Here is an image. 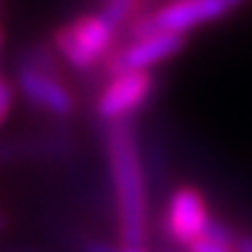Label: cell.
<instances>
[{"instance_id":"obj_1","label":"cell","mask_w":252,"mask_h":252,"mask_svg":"<svg viewBox=\"0 0 252 252\" xmlns=\"http://www.w3.org/2000/svg\"><path fill=\"white\" fill-rule=\"evenodd\" d=\"M100 131L117 213L119 241L122 245L145 248L150 236V182L138 124L135 119L105 122Z\"/></svg>"},{"instance_id":"obj_2","label":"cell","mask_w":252,"mask_h":252,"mask_svg":"<svg viewBox=\"0 0 252 252\" xmlns=\"http://www.w3.org/2000/svg\"><path fill=\"white\" fill-rule=\"evenodd\" d=\"M119 45V33L105 24L98 12L80 14L61 24L52 33V47L63 65L75 72H91L100 68L110 52Z\"/></svg>"},{"instance_id":"obj_3","label":"cell","mask_w":252,"mask_h":252,"mask_svg":"<svg viewBox=\"0 0 252 252\" xmlns=\"http://www.w3.org/2000/svg\"><path fill=\"white\" fill-rule=\"evenodd\" d=\"M245 2L250 0H166L159 7L138 14L128 24L126 35L128 40H135L159 31L189 35L194 28L208 26L229 17L231 12L243 7Z\"/></svg>"},{"instance_id":"obj_4","label":"cell","mask_w":252,"mask_h":252,"mask_svg":"<svg viewBox=\"0 0 252 252\" xmlns=\"http://www.w3.org/2000/svg\"><path fill=\"white\" fill-rule=\"evenodd\" d=\"M157 89V75L152 70H126L108 77L96 96V115L105 122L133 119L145 108Z\"/></svg>"},{"instance_id":"obj_5","label":"cell","mask_w":252,"mask_h":252,"mask_svg":"<svg viewBox=\"0 0 252 252\" xmlns=\"http://www.w3.org/2000/svg\"><path fill=\"white\" fill-rule=\"evenodd\" d=\"M185 45H187V35L159 31L152 35L119 42L100 68L108 77L126 70H152L157 65L171 61L173 56H178Z\"/></svg>"},{"instance_id":"obj_6","label":"cell","mask_w":252,"mask_h":252,"mask_svg":"<svg viewBox=\"0 0 252 252\" xmlns=\"http://www.w3.org/2000/svg\"><path fill=\"white\" fill-rule=\"evenodd\" d=\"M210 220L206 196L191 185H180L171 191L163 213V231L173 245L187 248L203 236Z\"/></svg>"},{"instance_id":"obj_7","label":"cell","mask_w":252,"mask_h":252,"mask_svg":"<svg viewBox=\"0 0 252 252\" xmlns=\"http://www.w3.org/2000/svg\"><path fill=\"white\" fill-rule=\"evenodd\" d=\"M14 87L31 108L49 117L68 119L75 112V94L68 89L63 77H54L14 63Z\"/></svg>"},{"instance_id":"obj_8","label":"cell","mask_w":252,"mask_h":252,"mask_svg":"<svg viewBox=\"0 0 252 252\" xmlns=\"http://www.w3.org/2000/svg\"><path fill=\"white\" fill-rule=\"evenodd\" d=\"M77 152V140L70 131H47V133L24 135V138H5L0 140V166L26 159L40 161H61Z\"/></svg>"},{"instance_id":"obj_9","label":"cell","mask_w":252,"mask_h":252,"mask_svg":"<svg viewBox=\"0 0 252 252\" xmlns=\"http://www.w3.org/2000/svg\"><path fill=\"white\" fill-rule=\"evenodd\" d=\"M14 63L33 68L37 72L54 75V77H63V61L54 52V47L47 45V42H28L26 47H21Z\"/></svg>"},{"instance_id":"obj_10","label":"cell","mask_w":252,"mask_h":252,"mask_svg":"<svg viewBox=\"0 0 252 252\" xmlns=\"http://www.w3.org/2000/svg\"><path fill=\"white\" fill-rule=\"evenodd\" d=\"M203 238H210V241H215L220 245H226V248L234 250L238 231L226 220H222V217H217V215H210V220H208V224H206V231H203Z\"/></svg>"},{"instance_id":"obj_11","label":"cell","mask_w":252,"mask_h":252,"mask_svg":"<svg viewBox=\"0 0 252 252\" xmlns=\"http://www.w3.org/2000/svg\"><path fill=\"white\" fill-rule=\"evenodd\" d=\"M12 103H14V84L0 75V126L9 117Z\"/></svg>"},{"instance_id":"obj_12","label":"cell","mask_w":252,"mask_h":252,"mask_svg":"<svg viewBox=\"0 0 252 252\" xmlns=\"http://www.w3.org/2000/svg\"><path fill=\"white\" fill-rule=\"evenodd\" d=\"M187 252H234L231 248H226V245H220L215 243V241H210V238H196L194 243H189L187 248H185Z\"/></svg>"},{"instance_id":"obj_13","label":"cell","mask_w":252,"mask_h":252,"mask_svg":"<svg viewBox=\"0 0 252 252\" xmlns=\"http://www.w3.org/2000/svg\"><path fill=\"white\" fill-rule=\"evenodd\" d=\"M80 252H122V245L105 243L100 238H84L80 243Z\"/></svg>"},{"instance_id":"obj_14","label":"cell","mask_w":252,"mask_h":252,"mask_svg":"<svg viewBox=\"0 0 252 252\" xmlns=\"http://www.w3.org/2000/svg\"><path fill=\"white\" fill-rule=\"evenodd\" d=\"M234 250L236 252H252V234H241V231H238Z\"/></svg>"},{"instance_id":"obj_15","label":"cell","mask_w":252,"mask_h":252,"mask_svg":"<svg viewBox=\"0 0 252 252\" xmlns=\"http://www.w3.org/2000/svg\"><path fill=\"white\" fill-rule=\"evenodd\" d=\"M108 2H124V5H133L145 12V0H100V5H108Z\"/></svg>"},{"instance_id":"obj_16","label":"cell","mask_w":252,"mask_h":252,"mask_svg":"<svg viewBox=\"0 0 252 252\" xmlns=\"http://www.w3.org/2000/svg\"><path fill=\"white\" fill-rule=\"evenodd\" d=\"M157 252H187L185 248H180V245H173V243H168V245H161Z\"/></svg>"},{"instance_id":"obj_17","label":"cell","mask_w":252,"mask_h":252,"mask_svg":"<svg viewBox=\"0 0 252 252\" xmlns=\"http://www.w3.org/2000/svg\"><path fill=\"white\" fill-rule=\"evenodd\" d=\"M122 252H150L143 245H122Z\"/></svg>"},{"instance_id":"obj_18","label":"cell","mask_w":252,"mask_h":252,"mask_svg":"<svg viewBox=\"0 0 252 252\" xmlns=\"http://www.w3.org/2000/svg\"><path fill=\"white\" fill-rule=\"evenodd\" d=\"M5 226H7V217H5V215H2V213H0V231H2Z\"/></svg>"},{"instance_id":"obj_19","label":"cell","mask_w":252,"mask_h":252,"mask_svg":"<svg viewBox=\"0 0 252 252\" xmlns=\"http://www.w3.org/2000/svg\"><path fill=\"white\" fill-rule=\"evenodd\" d=\"M2 40H5V35H2V28H0V52H2Z\"/></svg>"}]
</instances>
